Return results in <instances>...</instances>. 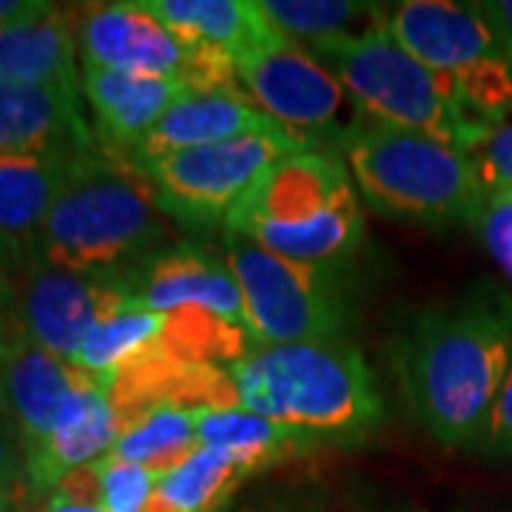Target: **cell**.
Listing matches in <instances>:
<instances>
[{
  "mask_svg": "<svg viewBox=\"0 0 512 512\" xmlns=\"http://www.w3.org/2000/svg\"><path fill=\"white\" fill-rule=\"evenodd\" d=\"M123 421L109 399V379H97L66 402L46 444L26 458V484L52 493L72 470L109 456L123 439Z\"/></svg>",
  "mask_w": 512,
  "mask_h": 512,
  "instance_id": "cell-17",
  "label": "cell"
},
{
  "mask_svg": "<svg viewBox=\"0 0 512 512\" xmlns=\"http://www.w3.org/2000/svg\"><path fill=\"white\" fill-rule=\"evenodd\" d=\"M77 52L83 66L140 77L185 80L197 92H222L248 100L239 89L234 63L191 49L185 40L128 3H94L77 12Z\"/></svg>",
  "mask_w": 512,
  "mask_h": 512,
  "instance_id": "cell-10",
  "label": "cell"
},
{
  "mask_svg": "<svg viewBox=\"0 0 512 512\" xmlns=\"http://www.w3.org/2000/svg\"><path fill=\"white\" fill-rule=\"evenodd\" d=\"M200 447H214L237 456L251 473L274 467L276 461L293 456L311 444H319L305 433L288 430L276 421L251 413L245 407L231 410H194Z\"/></svg>",
  "mask_w": 512,
  "mask_h": 512,
  "instance_id": "cell-22",
  "label": "cell"
},
{
  "mask_svg": "<svg viewBox=\"0 0 512 512\" xmlns=\"http://www.w3.org/2000/svg\"><path fill=\"white\" fill-rule=\"evenodd\" d=\"M77 15L46 6L32 18L0 26V86L77 89Z\"/></svg>",
  "mask_w": 512,
  "mask_h": 512,
  "instance_id": "cell-20",
  "label": "cell"
},
{
  "mask_svg": "<svg viewBox=\"0 0 512 512\" xmlns=\"http://www.w3.org/2000/svg\"><path fill=\"white\" fill-rule=\"evenodd\" d=\"M100 476V504L103 512H143L148 498L157 490V473L126 458L103 456L94 461Z\"/></svg>",
  "mask_w": 512,
  "mask_h": 512,
  "instance_id": "cell-27",
  "label": "cell"
},
{
  "mask_svg": "<svg viewBox=\"0 0 512 512\" xmlns=\"http://www.w3.org/2000/svg\"><path fill=\"white\" fill-rule=\"evenodd\" d=\"M476 9L484 20L493 26L495 37L501 40L504 52L512 63V0H493V3H476Z\"/></svg>",
  "mask_w": 512,
  "mask_h": 512,
  "instance_id": "cell-32",
  "label": "cell"
},
{
  "mask_svg": "<svg viewBox=\"0 0 512 512\" xmlns=\"http://www.w3.org/2000/svg\"><path fill=\"white\" fill-rule=\"evenodd\" d=\"M15 293L23 336L72 365L100 322L140 308L120 279L69 274L35 259L26 262Z\"/></svg>",
  "mask_w": 512,
  "mask_h": 512,
  "instance_id": "cell-12",
  "label": "cell"
},
{
  "mask_svg": "<svg viewBox=\"0 0 512 512\" xmlns=\"http://www.w3.org/2000/svg\"><path fill=\"white\" fill-rule=\"evenodd\" d=\"M43 512H103V507L89 501V498H80V495L66 493V490L55 487L52 495H49V501H46V510Z\"/></svg>",
  "mask_w": 512,
  "mask_h": 512,
  "instance_id": "cell-35",
  "label": "cell"
},
{
  "mask_svg": "<svg viewBox=\"0 0 512 512\" xmlns=\"http://www.w3.org/2000/svg\"><path fill=\"white\" fill-rule=\"evenodd\" d=\"M140 9L191 49L237 63L242 57L291 46L254 0H137Z\"/></svg>",
  "mask_w": 512,
  "mask_h": 512,
  "instance_id": "cell-15",
  "label": "cell"
},
{
  "mask_svg": "<svg viewBox=\"0 0 512 512\" xmlns=\"http://www.w3.org/2000/svg\"><path fill=\"white\" fill-rule=\"evenodd\" d=\"M311 55L348 89L370 120L421 131L464 154L481 143L490 126L464 106L450 80L404 52L387 26L359 37L311 43Z\"/></svg>",
  "mask_w": 512,
  "mask_h": 512,
  "instance_id": "cell-6",
  "label": "cell"
},
{
  "mask_svg": "<svg viewBox=\"0 0 512 512\" xmlns=\"http://www.w3.org/2000/svg\"><path fill=\"white\" fill-rule=\"evenodd\" d=\"M46 6L49 3H43V0H0V26L23 18H32L37 12H43Z\"/></svg>",
  "mask_w": 512,
  "mask_h": 512,
  "instance_id": "cell-36",
  "label": "cell"
},
{
  "mask_svg": "<svg viewBox=\"0 0 512 512\" xmlns=\"http://www.w3.org/2000/svg\"><path fill=\"white\" fill-rule=\"evenodd\" d=\"M313 146L316 143L308 137L276 126L214 146L177 151L137 168L151 185L163 217L208 228L225 222L231 208L271 165Z\"/></svg>",
  "mask_w": 512,
  "mask_h": 512,
  "instance_id": "cell-9",
  "label": "cell"
},
{
  "mask_svg": "<svg viewBox=\"0 0 512 512\" xmlns=\"http://www.w3.org/2000/svg\"><path fill=\"white\" fill-rule=\"evenodd\" d=\"M481 444L495 456L512 458V370L490 410L487 427L481 433Z\"/></svg>",
  "mask_w": 512,
  "mask_h": 512,
  "instance_id": "cell-30",
  "label": "cell"
},
{
  "mask_svg": "<svg viewBox=\"0 0 512 512\" xmlns=\"http://www.w3.org/2000/svg\"><path fill=\"white\" fill-rule=\"evenodd\" d=\"M0 512H20L18 493H0Z\"/></svg>",
  "mask_w": 512,
  "mask_h": 512,
  "instance_id": "cell-38",
  "label": "cell"
},
{
  "mask_svg": "<svg viewBox=\"0 0 512 512\" xmlns=\"http://www.w3.org/2000/svg\"><path fill=\"white\" fill-rule=\"evenodd\" d=\"M225 259L245 296L256 348L342 336L348 322L342 268L293 262L234 234H225Z\"/></svg>",
  "mask_w": 512,
  "mask_h": 512,
  "instance_id": "cell-8",
  "label": "cell"
},
{
  "mask_svg": "<svg viewBox=\"0 0 512 512\" xmlns=\"http://www.w3.org/2000/svg\"><path fill=\"white\" fill-rule=\"evenodd\" d=\"M168 313L128 308V311L100 322L83 342L74 365L89 370L100 379H109L120 367L143 359L160 348Z\"/></svg>",
  "mask_w": 512,
  "mask_h": 512,
  "instance_id": "cell-24",
  "label": "cell"
},
{
  "mask_svg": "<svg viewBox=\"0 0 512 512\" xmlns=\"http://www.w3.org/2000/svg\"><path fill=\"white\" fill-rule=\"evenodd\" d=\"M274 117L248 100L222 92H191L180 97L171 109L157 120V126L148 131V137L134 148L128 157L131 165L151 163L177 151L214 146L225 140H237L245 134H259L276 128Z\"/></svg>",
  "mask_w": 512,
  "mask_h": 512,
  "instance_id": "cell-18",
  "label": "cell"
},
{
  "mask_svg": "<svg viewBox=\"0 0 512 512\" xmlns=\"http://www.w3.org/2000/svg\"><path fill=\"white\" fill-rule=\"evenodd\" d=\"M470 160L476 165L487 200L512 197V111L487 126L481 143L470 151Z\"/></svg>",
  "mask_w": 512,
  "mask_h": 512,
  "instance_id": "cell-28",
  "label": "cell"
},
{
  "mask_svg": "<svg viewBox=\"0 0 512 512\" xmlns=\"http://www.w3.org/2000/svg\"><path fill=\"white\" fill-rule=\"evenodd\" d=\"M165 220L137 165L83 151L29 245V259L80 276L126 279L165 251Z\"/></svg>",
  "mask_w": 512,
  "mask_h": 512,
  "instance_id": "cell-2",
  "label": "cell"
},
{
  "mask_svg": "<svg viewBox=\"0 0 512 512\" xmlns=\"http://www.w3.org/2000/svg\"><path fill=\"white\" fill-rule=\"evenodd\" d=\"M262 12L285 37L308 46L330 37H359L387 26V12L356 0H262Z\"/></svg>",
  "mask_w": 512,
  "mask_h": 512,
  "instance_id": "cell-23",
  "label": "cell"
},
{
  "mask_svg": "<svg viewBox=\"0 0 512 512\" xmlns=\"http://www.w3.org/2000/svg\"><path fill=\"white\" fill-rule=\"evenodd\" d=\"M197 450H200V439H197L194 410L160 407L137 427H131L111 453L134 464H143L157 476H165Z\"/></svg>",
  "mask_w": 512,
  "mask_h": 512,
  "instance_id": "cell-26",
  "label": "cell"
},
{
  "mask_svg": "<svg viewBox=\"0 0 512 512\" xmlns=\"http://www.w3.org/2000/svg\"><path fill=\"white\" fill-rule=\"evenodd\" d=\"M0 416H3V404H0Z\"/></svg>",
  "mask_w": 512,
  "mask_h": 512,
  "instance_id": "cell-39",
  "label": "cell"
},
{
  "mask_svg": "<svg viewBox=\"0 0 512 512\" xmlns=\"http://www.w3.org/2000/svg\"><path fill=\"white\" fill-rule=\"evenodd\" d=\"M18 279L0 282V348L12 339H20L23 330L18 322V293H15Z\"/></svg>",
  "mask_w": 512,
  "mask_h": 512,
  "instance_id": "cell-33",
  "label": "cell"
},
{
  "mask_svg": "<svg viewBox=\"0 0 512 512\" xmlns=\"http://www.w3.org/2000/svg\"><path fill=\"white\" fill-rule=\"evenodd\" d=\"M131 299L154 313L205 311L220 316L228 325L245 330L254 342V325L248 319L245 296L228 259H220L208 248L183 242L165 248L123 279Z\"/></svg>",
  "mask_w": 512,
  "mask_h": 512,
  "instance_id": "cell-13",
  "label": "cell"
},
{
  "mask_svg": "<svg viewBox=\"0 0 512 512\" xmlns=\"http://www.w3.org/2000/svg\"><path fill=\"white\" fill-rule=\"evenodd\" d=\"M402 399L444 447L481 441L512 370V296L481 285L416 316L393 345Z\"/></svg>",
  "mask_w": 512,
  "mask_h": 512,
  "instance_id": "cell-1",
  "label": "cell"
},
{
  "mask_svg": "<svg viewBox=\"0 0 512 512\" xmlns=\"http://www.w3.org/2000/svg\"><path fill=\"white\" fill-rule=\"evenodd\" d=\"M77 154L83 151L0 154V231L6 237L26 248L32 245L66 185Z\"/></svg>",
  "mask_w": 512,
  "mask_h": 512,
  "instance_id": "cell-21",
  "label": "cell"
},
{
  "mask_svg": "<svg viewBox=\"0 0 512 512\" xmlns=\"http://www.w3.org/2000/svg\"><path fill=\"white\" fill-rule=\"evenodd\" d=\"M143 512H180V510H177L174 504H168V501H165L163 495H160V493H157V490H154V495L148 498L146 510H143Z\"/></svg>",
  "mask_w": 512,
  "mask_h": 512,
  "instance_id": "cell-37",
  "label": "cell"
},
{
  "mask_svg": "<svg viewBox=\"0 0 512 512\" xmlns=\"http://www.w3.org/2000/svg\"><path fill=\"white\" fill-rule=\"evenodd\" d=\"M248 476H254L237 456L200 447L180 467L157 478V493L180 512H214Z\"/></svg>",
  "mask_w": 512,
  "mask_h": 512,
  "instance_id": "cell-25",
  "label": "cell"
},
{
  "mask_svg": "<svg viewBox=\"0 0 512 512\" xmlns=\"http://www.w3.org/2000/svg\"><path fill=\"white\" fill-rule=\"evenodd\" d=\"M225 370L245 410L316 441H359L382 421L376 379L342 339L254 348Z\"/></svg>",
  "mask_w": 512,
  "mask_h": 512,
  "instance_id": "cell-3",
  "label": "cell"
},
{
  "mask_svg": "<svg viewBox=\"0 0 512 512\" xmlns=\"http://www.w3.org/2000/svg\"><path fill=\"white\" fill-rule=\"evenodd\" d=\"M92 128L80 111L77 89L0 86V154L89 151Z\"/></svg>",
  "mask_w": 512,
  "mask_h": 512,
  "instance_id": "cell-19",
  "label": "cell"
},
{
  "mask_svg": "<svg viewBox=\"0 0 512 512\" xmlns=\"http://www.w3.org/2000/svg\"><path fill=\"white\" fill-rule=\"evenodd\" d=\"M404 52L441 74L481 123L512 111V63L493 26L473 6L447 0H407L387 18Z\"/></svg>",
  "mask_w": 512,
  "mask_h": 512,
  "instance_id": "cell-7",
  "label": "cell"
},
{
  "mask_svg": "<svg viewBox=\"0 0 512 512\" xmlns=\"http://www.w3.org/2000/svg\"><path fill=\"white\" fill-rule=\"evenodd\" d=\"M26 484V450L12 421L0 416V493H15Z\"/></svg>",
  "mask_w": 512,
  "mask_h": 512,
  "instance_id": "cell-31",
  "label": "cell"
},
{
  "mask_svg": "<svg viewBox=\"0 0 512 512\" xmlns=\"http://www.w3.org/2000/svg\"><path fill=\"white\" fill-rule=\"evenodd\" d=\"M222 225L265 251L328 268H342L365 234L350 171L336 151L319 148L271 165Z\"/></svg>",
  "mask_w": 512,
  "mask_h": 512,
  "instance_id": "cell-4",
  "label": "cell"
},
{
  "mask_svg": "<svg viewBox=\"0 0 512 512\" xmlns=\"http://www.w3.org/2000/svg\"><path fill=\"white\" fill-rule=\"evenodd\" d=\"M29 262V248L0 231V282H12L23 274Z\"/></svg>",
  "mask_w": 512,
  "mask_h": 512,
  "instance_id": "cell-34",
  "label": "cell"
},
{
  "mask_svg": "<svg viewBox=\"0 0 512 512\" xmlns=\"http://www.w3.org/2000/svg\"><path fill=\"white\" fill-rule=\"evenodd\" d=\"M484 242L501 271L512 279V197L493 200L481 217Z\"/></svg>",
  "mask_w": 512,
  "mask_h": 512,
  "instance_id": "cell-29",
  "label": "cell"
},
{
  "mask_svg": "<svg viewBox=\"0 0 512 512\" xmlns=\"http://www.w3.org/2000/svg\"><path fill=\"white\" fill-rule=\"evenodd\" d=\"M339 148L367 205L393 220L444 228L487 211L470 154L421 131L362 117Z\"/></svg>",
  "mask_w": 512,
  "mask_h": 512,
  "instance_id": "cell-5",
  "label": "cell"
},
{
  "mask_svg": "<svg viewBox=\"0 0 512 512\" xmlns=\"http://www.w3.org/2000/svg\"><path fill=\"white\" fill-rule=\"evenodd\" d=\"M234 72L239 89L254 100L256 109L308 140L322 134L342 146V140L365 117L348 89L296 43L242 57L234 63Z\"/></svg>",
  "mask_w": 512,
  "mask_h": 512,
  "instance_id": "cell-11",
  "label": "cell"
},
{
  "mask_svg": "<svg viewBox=\"0 0 512 512\" xmlns=\"http://www.w3.org/2000/svg\"><path fill=\"white\" fill-rule=\"evenodd\" d=\"M100 376L20 336L0 348V404L18 430L26 458L52 436L66 402Z\"/></svg>",
  "mask_w": 512,
  "mask_h": 512,
  "instance_id": "cell-14",
  "label": "cell"
},
{
  "mask_svg": "<svg viewBox=\"0 0 512 512\" xmlns=\"http://www.w3.org/2000/svg\"><path fill=\"white\" fill-rule=\"evenodd\" d=\"M80 89L94 114V137L103 143L106 154L123 160L134 154V148L180 97L197 92L185 80L140 77L97 66H83Z\"/></svg>",
  "mask_w": 512,
  "mask_h": 512,
  "instance_id": "cell-16",
  "label": "cell"
}]
</instances>
